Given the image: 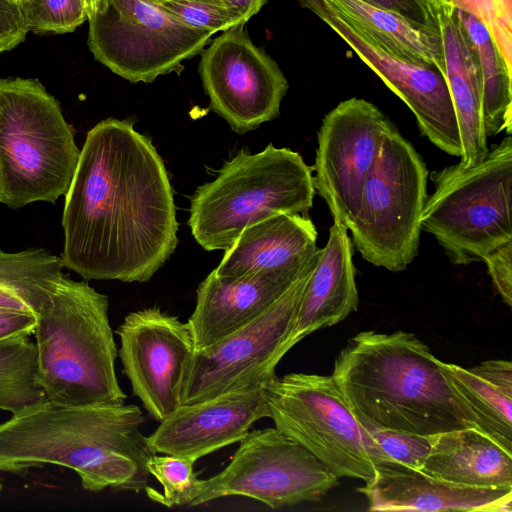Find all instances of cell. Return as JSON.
I'll list each match as a JSON object with an SVG mask.
<instances>
[{
	"instance_id": "cell-1",
	"label": "cell",
	"mask_w": 512,
	"mask_h": 512,
	"mask_svg": "<svg viewBox=\"0 0 512 512\" xmlns=\"http://www.w3.org/2000/svg\"><path fill=\"white\" fill-rule=\"evenodd\" d=\"M64 197L60 257L85 280L146 282L177 246L165 164L130 120L108 118L88 131Z\"/></svg>"
},
{
	"instance_id": "cell-2",
	"label": "cell",
	"mask_w": 512,
	"mask_h": 512,
	"mask_svg": "<svg viewBox=\"0 0 512 512\" xmlns=\"http://www.w3.org/2000/svg\"><path fill=\"white\" fill-rule=\"evenodd\" d=\"M144 421L135 404L43 399L0 423V472L24 476L58 465L73 470L87 491H145L154 452L141 431Z\"/></svg>"
},
{
	"instance_id": "cell-3",
	"label": "cell",
	"mask_w": 512,
	"mask_h": 512,
	"mask_svg": "<svg viewBox=\"0 0 512 512\" xmlns=\"http://www.w3.org/2000/svg\"><path fill=\"white\" fill-rule=\"evenodd\" d=\"M442 363L413 333L370 330L347 341L335 358L331 376L368 430L434 436L479 429Z\"/></svg>"
},
{
	"instance_id": "cell-4",
	"label": "cell",
	"mask_w": 512,
	"mask_h": 512,
	"mask_svg": "<svg viewBox=\"0 0 512 512\" xmlns=\"http://www.w3.org/2000/svg\"><path fill=\"white\" fill-rule=\"evenodd\" d=\"M109 300L61 273L37 312V380L45 399L63 405L124 402L115 362L118 348Z\"/></svg>"
},
{
	"instance_id": "cell-5",
	"label": "cell",
	"mask_w": 512,
	"mask_h": 512,
	"mask_svg": "<svg viewBox=\"0 0 512 512\" xmlns=\"http://www.w3.org/2000/svg\"><path fill=\"white\" fill-rule=\"evenodd\" d=\"M312 171L298 152L272 143L256 154L240 150L192 195L188 225L194 239L207 251H225L266 218L307 215L315 195Z\"/></svg>"
},
{
	"instance_id": "cell-6",
	"label": "cell",
	"mask_w": 512,
	"mask_h": 512,
	"mask_svg": "<svg viewBox=\"0 0 512 512\" xmlns=\"http://www.w3.org/2000/svg\"><path fill=\"white\" fill-rule=\"evenodd\" d=\"M80 157L73 127L38 79L0 78V203L55 204Z\"/></svg>"
},
{
	"instance_id": "cell-7",
	"label": "cell",
	"mask_w": 512,
	"mask_h": 512,
	"mask_svg": "<svg viewBox=\"0 0 512 512\" xmlns=\"http://www.w3.org/2000/svg\"><path fill=\"white\" fill-rule=\"evenodd\" d=\"M435 190L427 195L421 230L432 234L453 264L482 261L512 241V138L492 145L486 157L431 174Z\"/></svg>"
},
{
	"instance_id": "cell-8",
	"label": "cell",
	"mask_w": 512,
	"mask_h": 512,
	"mask_svg": "<svg viewBox=\"0 0 512 512\" xmlns=\"http://www.w3.org/2000/svg\"><path fill=\"white\" fill-rule=\"evenodd\" d=\"M428 169L410 141L393 126L363 186L357 214L348 225L362 258L392 272L417 256Z\"/></svg>"
},
{
	"instance_id": "cell-9",
	"label": "cell",
	"mask_w": 512,
	"mask_h": 512,
	"mask_svg": "<svg viewBox=\"0 0 512 512\" xmlns=\"http://www.w3.org/2000/svg\"><path fill=\"white\" fill-rule=\"evenodd\" d=\"M274 427L302 445L338 478L375 475L369 430L351 411L331 375L289 373L265 386Z\"/></svg>"
},
{
	"instance_id": "cell-10",
	"label": "cell",
	"mask_w": 512,
	"mask_h": 512,
	"mask_svg": "<svg viewBox=\"0 0 512 512\" xmlns=\"http://www.w3.org/2000/svg\"><path fill=\"white\" fill-rule=\"evenodd\" d=\"M94 58L132 82H153L204 50L212 34L185 26L152 0H107L88 18Z\"/></svg>"
},
{
	"instance_id": "cell-11",
	"label": "cell",
	"mask_w": 512,
	"mask_h": 512,
	"mask_svg": "<svg viewBox=\"0 0 512 512\" xmlns=\"http://www.w3.org/2000/svg\"><path fill=\"white\" fill-rule=\"evenodd\" d=\"M230 463L200 480L189 507L227 496H243L276 509L319 501L338 477L302 445L276 429L249 431Z\"/></svg>"
},
{
	"instance_id": "cell-12",
	"label": "cell",
	"mask_w": 512,
	"mask_h": 512,
	"mask_svg": "<svg viewBox=\"0 0 512 512\" xmlns=\"http://www.w3.org/2000/svg\"><path fill=\"white\" fill-rule=\"evenodd\" d=\"M393 126L376 105L357 97L341 101L323 118L313 182L334 224L347 229L357 214L366 178Z\"/></svg>"
},
{
	"instance_id": "cell-13",
	"label": "cell",
	"mask_w": 512,
	"mask_h": 512,
	"mask_svg": "<svg viewBox=\"0 0 512 512\" xmlns=\"http://www.w3.org/2000/svg\"><path fill=\"white\" fill-rule=\"evenodd\" d=\"M199 72L210 108L237 134L279 116L289 84L277 63L235 26L203 50Z\"/></svg>"
},
{
	"instance_id": "cell-14",
	"label": "cell",
	"mask_w": 512,
	"mask_h": 512,
	"mask_svg": "<svg viewBox=\"0 0 512 512\" xmlns=\"http://www.w3.org/2000/svg\"><path fill=\"white\" fill-rule=\"evenodd\" d=\"M116 334L118 356L133 395L161 422L182 405L196 353L188 323L154 306L129 313Z\"/></svg>"
},
{
	"instance_id": "cell-15",
	"label": "cell",
	"mask_w": 512,
	"mask_h": 512,
	"mask_svg": "<svg viewBox=\"0 0 512 512\" xmlns=\"http://www.w3.org/2000/svg\"><path fill=\"white\" fill-rule=\"evenodd\" d=\"M316 264L259 318L216 345L196 351L185 382L182 404L212 398L275 371L282 359L280 348L292 327Z\"/></svg>"
},
{
	"instance_id": "cell-16",
	"label": "cell",
	"mask_w": 512,
	"mask_h": 512,
	"mask_svg": "<svg viewBox=\"0 0 512 512\" xmlns=\"http://www.w3.org/2000/svg\"><path fill=\"white\" fill-rule=\"evenodd\" d=\"M330 27L413 112L418 128L445 153L461 157L458 123L443 74L391 54L325 0H297Z\"/></svg>"
},
{
	"instance_id": "cell-17",
	"label": "cell",
	"mask_w": 512,
	"mask_h": 512,
	"mask_svg": "<svg viewBox=\"0 0 512 512\" xmlns=\"http://www.w3.org/2000/svg\"><path fill=\"white\" fill-rule=\"evenodd\" d=\"M275 375L270 371L212 398L182 404L147 436L151 450L196 462L239 442L256 421L269 418L265 386Z\"/></svg>"
},
{
	"instance_id": "cell-18",
	"label": "cell",
	"mask_w": 512,
	"mask_h": 512,
	"mask_svg": "<svg viewBox=\"0 0 512 512\" xmlns=\"http://www.w3.org/2000/svg\"><path fill=\"white\" fill-rule=\"evenodd\" d=\"M318 250L295 267L234 277L213 270L199 284L195 308L187 323L196 351L206 350L268 311L299 279L314 266Z\"/></svg>"
},
{
	"instance_id": "cell-19",
	"label": "cell",
	"mask_w": 512,
	"mask_h": 512,
	"mask_svg": "<svg viewBox=\"0 0 512 512\" xmlns=\"http://www.w3.org/2000/svg\"><path fill=\"white\" fill-rule=\"evenodd\" d=\"M370 511L511 512L512 488H477L435 478L395 463H375L374 477L358 488Z\"/></svg>"
},
{
	"instance_id": "cell-20",
	"label": "cell",
	"mask_w": 512,
	"mask_h": 512,
	"mask_svg": "<svg viewBox=\"0 0 512 512\" xmlns=\"http://www.w3.org/2000/svg\"><path fill=\"white\" fill-rule=\"evenodd\" d=\"M353 244L348 230L334 224L304 290L292 327L280 356L320 329L334 326L357 311V291L353 263Z\"/></svg>"
},
{
	"instance_id": "cell-21",
	"label": "cell",
	"mask_w": 512,
	"mask_h": 512,
	"mask_svg": "<svg viewBox=\"0 0 512 512\" xmlns=\"http://www.w3.org/2000/svg\"><path fill=\"white\" fill-rule=\"evenodd\" d=\"M444 53V78L453 103L462 154L460 164L469 167L489 152L482 118V77L476 50L450 4L435 2Z\"/></svg>"
},
{
	"instance_id": "cell-22",
	"label": "cell",
	"mask_w": 512,
	"mask_h": 512,
	"mask_svg": "<svg viewBox=\"0 0 512 512\" xmlns=\"http://www.w3.org/2000/svg\"><path fill=\"white\" fill-rule=\"evenodd\" d=\"M316 240L317 230L308 215L277 214L244 229L214 270L240 277L289 269L318 250Z\"/></svg>"
},
{
	"instance_id": "cell-23",
	"label": "cell",
	"mask_w": 512,
	"mask_h": 512,
	"mask_svg": "<svg viewBox=\"0 0 512 512\" xmlns=\"http://www.w3.org/2000/svg\"><path fill=\"white\" fill-rule=\"evenodd\" d=\"M420 470L463 486L512 488V453L472 427L430 436Z\"/></svg>"
},
{
	"instance_id": "cell-24",
	"label": "cell",
	"mask_w": 512,
	"mask_h": 512,
	"mask_svg": "<svg viewBox=\"0 0 512 512\" xmlns=\"http://www.w3.org/2000/svg\"><path fill=\"white\" fill-rule=\"evenodd\" d=\"M442 368L478 428L512 453L511 362L487 360L471 368L443 362Z\"/></svg>"
},
{
	"instance_id": "cell-25",
	"label": "cell",
	"mask_w": 512,
	"mask_h": 512,
	"mask_svg": "<svg viewBox=\"0 0 512 512\" xmlns=\"http://www.w3.org/2000/svg\"><path fill=\"white\" fill-rule=\"evenodd\" d=\"M348 22L378 45L412 64L435 68L444 76L441 35L425 32L403 17L360 0H325Z\"/></svg>"
},
{
	"instance_id": "cell-26",
	"label": "cell",
	"mask_w": 512,
	"mask_h": 512,
	"mask_svg": "<svg viewBox=\"0 0 512 512\" xmlns=\"http://www.w3.org/2000/svg\"><path fill=\"white\" fill-rule=\"evenodd\" d=\"M458 15L477 53L482 77V118L487 137L512 128V72L499 54L486 28L473 16Z\"/></svg>"
},
{
	"instance_id": "cell-27",
	"label": "cell",
	"mask_w": 512,
	"mask_h": 512,
	"mask_svg": "<svg viewBox=\"0 0 512 512\" xmlns=\"http://www.w3.org/2000/svg\"><path fill=\"white\" fill-rule=\"evenodd\" d=\"M45 399L37 380V349L29 335L0 340V410L16 413Z\"/></svg>"
},
{
	"instance_id": "cell-28",
	"label": "cell",
	"mask_w": 512,
	"mask_h": 512,
	"mask_svg": "<svg viewBox=\"0 0 512 512\" xmlns=\"http://www.w3.org/2000/svg\"><path fill=\"white\" fill-rule=\"evenodd\" d=\"M193 461L179 456L154 453L146 467L151 476L163 487V494L146 488L148 496L167 507L190 506L199 492L200 480L197 478Z\"/></svg>"
},
{
	"instance_id": "cell-29",
	"label": "cell",
	"mask_w": 512,
	"mask_h": 512,
	"mask_svg": "<svg viewBox=\"0 0 512 512\" xmlns=\"http://www.w3.org/2000/svg\"><path fill=\"white\" fill-rule=\"evenodd\" d=\"M19 5L29 32L37 34L73 32L88 20L83 0H24Z\"/></svg>"
},
{
	"instance_id": "cell-30",
	"label": "cell",
	"mask_w": 512,
	"mask_h": 512,
	"mask_svg": "<svg viewBox=\"0 0 512 512\" xmlns=\"http://www.w3.org/2000/svg\"><path fill=\"white\" fill-rule=\"evenodd\" d=\"M477 19L512 72V0H441Z\"/></svg>"
},
{
	"instance_id": "cell-31",
	"label": "cell",
	"mask_w": 512,
	"mask_h": 512,
	"mask_svg": "<svg viewBox=\"0 0 512 512\" xmlns=\"http://www.w3.org/2000/svg\"><path fill=\"white\" fill-rule=\"evenodd\" d=\"M157 4L185 26L212 35L246 24L230 7L205 1L169 0Z\"/></svg>"
},
{
	"instance_id": "cell-32",
	"label": "cell",
	"mask_w": 512,
	"mask_h": 512,
	"mask_svg": "<svg viewBox=\"0 0 512 512\" xmlns=\"http://www.w3.org/2000/svg\"><path fill=\"white\" fill-rule=\"evenodd\" d=\"M374 464L395 462L421 469L430 450V436L395 430H369Z\"/></svg>"
},
{
	"instance_id": "cell-33",
	"label": "cell",
	"mask_w": 512,
	"mask_h": 512,
	"mask_svg": "<svg viewBox=\"0 0 512 512\" xmlns=\"http://www.w3.org/2000/svg\"><path fill=\"white\" fill-rule=\"evenodd\" d=\"M61 257L45 248L8 252L0 248V277L57 274L63 271Z\"/></svg>"
},
{
	"instance_id": "cell-34",
	"label": "cell",
	"mask_w": 512,
	"mask_h": 512,
	"mask_svg": "<svg viewBox=\"0 0 512 512\" xmlns=\"http://www.w3.org/2000/svg\"><path fill=\"white\" fill-rule=\"evenodd\" d=\"M371 6L393 12L417 28L440 34L437 5L433 0H360Z\"/></svg>"
},
{
	"instance_id": "cell-35",
	"label": "cell",
	"mask_w": 512,
	"mask_h": 512,
	"mask_svg": "<svg viewBox=\"0 0 512 512\" xmlns=\"http://www.w3.org/2000/svg\"><path fill=\"white\" fill-rule=\"evenodd\" d=\"M503 302L512 307V241L496 248L482 260Z\"/></svg>"
},
{
	"instance_id": "cell-36",
	"label": "cell",
	"mask_w": 512,
	"mask_h": 512,
	"mask_svg": "<svg viewBox=\"0 0 512 512\" xmlns=\"http://www.w3.org/2000/svg\"><path fill=\"white\" fill-rule=\"evenodd\" d=\"M28 32L20 5L12 0H0V53L22 43Z\"/></svg>"
},
{
	"instance_id": "cell-37",
	"label": "cell",
	"mask_w": 512,
	"mask_h": 512,
	"mask_svg": "<svg viewBox=\"0 0 512 512\" xmlns=\"http://www.w3.org/2000/svg\"><path fill=\"white\" fill-rule=\"evenodd\" d=\"M37 323L33 312L0 306V340L17 335H32Z\"/></svg>"
},
{
	"instance_id": "cell-38",
	"label": "cell",
	"mask_w": 512,
	"mask_h": 512,
	"mask_svg": "<svg viewBox=\"0 0 512 512\" xmlns=\"http://www.w3.org/2000/svg\"><path fill=\"white\" fill-rule=\"evenodd\" d=\"M226 5L237 12L246 23L257 14L267 0H224Z\"/></svg>"
},
{
	"instance_id": "cell-39",
	"label": "cell",
	"mask_w": 512,
	"mask_h": 512,
	"mask_svg": "<svg viewBox=\"0 0 512 512\" xmlns=\"http://www.w3.org/2000/svg\"><path fill=\"white\" fill-rule=\"evenodd\" d=\"M83 1H84L86 10H87L88 18L90 16H92L94 13H96L99 9H101L107 2V0H83Z\"/></svg>"
},
{
	"instance_id": "cell-40",
	"label": "cell",
	"mask_w": 512,
	"mask_h": 512,
	"mask_svg": "<svg viewBox=\"0 0 512 512\" xmlns=\"http://www.w3.org/2000/svg\"><path fill=\"white\" fill-rule=\"evenodd\" d=\"M152 1L158 3V2H164V1H169V0H152ZM196 1H205V2H209V3L217 4V5L227 6L224 0H196Z\"/></svg>"
},
{
	"instance_id": "cell-41",
	"label": "cell",
	"mask_w": 512,
	"mask_h": 512,
	"mask_svg": "<svg viewBox=\"0 0 512 512\" xmlns=\"http://www.w3.org/2000/svg\"><path fill=\"white\" fill-rule=\"evenodd\" d=\"M12 1H14L15 3L20 4V3H21V2H23L24 0H12Z\"/></svg>"
},
{
	"instance_id": "cell-42",
	"label": "cell",
	"mask_w": 512,
	"mask_h": 512,
	"mask_svg": "<svg viewBox=\"0 0 512 512\" xmlns=\"http://www.w3.org/2000/svg\"><path fill=\"white\" fill-rule=\"evenodd\" d=\"M2 491V483H1V480H0V492Z\"/></svg>"
},
{
	"instance_id": "cell-43",
	"label": "cell",
	"mask_w": 512,
	"mask_h": 512,
	"mask_svg": "<svg viewBox=\"0 0 512 512\" xmlns=\"http://www.w3.org/2000/svg\"><path fill=\"white\" fill-rule=\"evenodd\" d=\"M433 1H434V2H439V1H441V0H433Z\"/></svg>"
},
{
	"instance_id": "cell-44",
	"label": "cell",
	"mask_w": 512,
	"mask_h": 512,
	"mask_svg": "<svg viewBox=\"0 0 512 512\" xmlns=\"http://www.w3.org/2000/svg\"><path fill=\"white\" fill-rule=\"evenodd\" d=\"M0 201H1V189H0Z\"/></svg>"
},
{
	"instance_id": "cell-45",
	"label": "cell",
	"mask_w": 512,
	"mask_h": 512,
	"mask_svg": "<svg viewBox=\"0 0 512 512\" xmlns=\"http://www.w3.org/2000/svg\"><path fill=\"white\" fill-rule=\"evenodd\" d=\"M22 3V2H21Z\"/></svg>"
}]
</instances>
